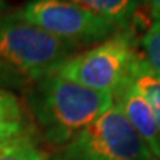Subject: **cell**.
I'll list each match as a JSON object with an SVG mask.
<instances>
[{"label": "cell", "instance_id": "cell-14", "mask_svg": "<svg viewBox=\"0 0 160 160\" xmlns=\"http://www.w3.org/2000/svg\"><path fill=\"white\" fill-rule=\"evenodd\" d=\"M3 9H5V0H0V13H2Z\"/></svg>", "mask_w": 160, "mask_h": 160}, {"label": "cell", "instance_id": "cell-12", "mask_svg": "<svg viewBox=\"0 0 160 160\" xmlns=\"http://www.w3.org/2000/svg\"><path fill=\"white\" fill-rule=\"evenodd\" d=\"M22 77L12 71L2 59H0V85H13L15 82H22Z\"/></svg>", "mask_w": 160, "mask_h": 160}, {"label": "cell", "instance_id": "cell-11", "mask_svg": "<svg viewBox=\"0 0 160 160\" xmlns=\"http://www.w3.org/2000/svg\"><path fill=\"white\" fill-rule=\"evenodd\" d=\"M141 45L144 49L142 57L160 76V13L153 15V21L144 33Z\"/></svg>", "mask_w": 160, "mask_h": 160}, {"label": "cell", "instance_id": "cell-7", "mask_svg": "<svg viewBox=\"0 0 160 160\" xmlns=\"http://www.w3.org/2000/svg\"><path fill=\"white\" fill-rule=\"evenodd\" d=\"M126 79L148 104L160 133V76L151 68L147 59L138 53L132 61Z\"/></svg>", "mask_w": 160, "mask_h": 160}, {"label": "cell", "instance_id": "cell-4", "mask_svg": "<svg viewBox=\"0 0 160 160\" xmlns=\"http://www.w3.org/2000/svg\"><path fill=\"white\" fill-rule=\"evenodd\" d=\"M137 55L133 31L120 30L99 45L70 57L57 70V74L85 88L113 95L126 80Z\"/></svg>", "mask_w": 160, "mask_h": 160}, {"label": "cell", "instance_id": "cell-2", "mask_svg": "<svg viewBox=\"0 0 160 160\" xmlns=\"http://www.w3.org/2000/svg\"><path fill=\"white\" fill-rule=\"evenodd\" d=\"M77 46L46 33L17 13H0V59L19 77L43 79L57 73Z\"/></svg>", "mask_w": 160, "mask_h": 160}, {"label": "cell", "instance_id": "cell-5", "mask_svg": "<svg viewBox=\"0 0 160 160\" xmlns=\"http://www.w3.org/2000/svg\"><path fill=\"white\" fill-rule=\"evenodd\" d=\"M18 15L58 39L80 45L101 43L120 28L68 0H28Z\"/></svg>", "mask_w": 160, "mask_h": 160}, {"label": "cell", "instance_id": "cell-9", "mask_svg": "<svg viewBox=\"0 0 160 160\" xmlns=\"http://www.w3.org/2000/svg\"><path fill=\"white\" fill-rule=\"evenodd\" d=\"M28 133L21 104L15 95L0 89V139Z\"/></svg>", "mask_w": 160, "mask_h": 160}, {"label": "cell", "instance_id": "cell-10", "mask_svg": "<svg viewBox=\"0 0 160 160\" xmlns=\"http://www.w3.org/2000/svg\"><path fill=\"white\" fill-rule=\"evenodd\" d=\"M0 160H48L30 133L0 139Z\"/></svg>", "mask_w": 160, "mask_h": 160}, {"label": "cell", "instance_id": "cell-8", "mask_svg": "<svg viewBox=\"0 0 160 160\" xmlns=\"http://www.w3.org/2000/svg\"><path fill=\"white\" fill-rule=\"evenodd\" d=\"M89 11L93 15L107 19L120 30H129L137 15L139 0H68Z\"/></svg>", "mask_w": 160, "mask_h": 160}, {"label": "cell", "instance_id": "cell-6", "mask_svg": "<svg viewBox=\"0 0 160 160\" xmlns=\"http://www.w3.org/2000/svg\"><path fill=\"white\" fill-rule=\"evenodd\" d=\"M113 99L119 105L122 113L131 123L133 131L141 137L145 145L148 147L156 160H160V133L159 128L153 116V111L148 107L133 86L126 79L113 93Z\"/></svg>", "mask_w": 160, "mask_h": 160}, {"label": "cell", "instance_id": "cell-3", "mask_svg": "<svg viewBox=\"0 0 160 160\" xmlns=\"http://www.w3.org/2000/svg\"><path fill=\"white\" fill-rule=\"evenodd\" d=\"M58 160H156L117 104L65 144Z\"/></svg>", "mask_w": 160, "mask_h": 160}, {"label": "cell", "instance_id": "cell-13", "mask_svg": "<svg viewBox=\"0 0 160 160\" xmlns=\"http://www.w3.org/2000/svg\"><path fill=\"white\" fill-rule=\"evenodd\" d=\"M144 2L148 5L150 11H151V13H153V15L160 13V0H144Z\"/></svg>", "mask_w": 160, "mask_h": 160}, {"label": "cell", "instance_id": "cell-1", "mask_svg": "<svg viewBox=\"0 0 160 160\" xmlns=\"http://www.w3.org/2000/svg\"><path fill=\"white\" fill-rule=\"evenodd\" d=\"M27 101L45 139L59 147L114 104L108 92L85 88L57 73L36 80Z\"/></svg>", "mask_w": 160, "mask_h": 160}]
</instances>
